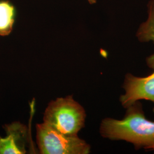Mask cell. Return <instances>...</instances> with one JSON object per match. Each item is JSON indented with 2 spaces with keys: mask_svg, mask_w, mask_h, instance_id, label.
<instances>
[{
  "mask_svg": "<svg viewBox=\"0 0 154 154\" xmlns=\"http://www.w3.org/2000/svg\"><path fill=\"white\" fill-rule=\"evenodd\" d=\"M147 63L153 69L147 77H137L127 74L123 88L125 93L121 97L122 105L127 108L139 100L146 99L154 102V54L149 57Z\"/></svg>",
  "mask_w": 154,
  "mask_h": 154,
  "instance_id": "obj_4",
  "label": "cell"
},
{
  "mask_svg": "<svg viewBox=\"0 0 154 154\" xmlns=\"http://www.w3.org/2000/svg\"><path fill=\"white\" fill-rule=\"evenodd\" d=\"M37 142L42 154H88L90 145L77 135L57 131L46 123L36 126Z\"/></svg>",
  "mask_w": 154,
  "mask_h": 154,
  "instance_id": "obj_3",
  "label": "cell"
},
{
  "mask_svg": "<svg viewBox=\"0 0 154 154\" xmlns=\"http://www.w3.org/2000/svg\"><path fill=\"white\" fill-rule=\"evenodd\" d=\"M100 132L104 138L132 143L136 149H149L154 146V122L146 118L137 102L127 107L126 116L121 120L103 119Z\"/></svg>",
  "mask_w": 154,
  "mask_h": 154,
  "instance_id": "obj_1",
  "label": "cell"
},
{
  "mask_svg": "<svg viewBox=\"0 0 154 154\" xmlns=\"http://www.w3.org/2000/svg\"><path fill=\"white\" fill-rule=\"evenodd\" d=\"M148 8V19L141 24L137 34L140 42H154V0L149 1Z\"/></svg>",
  "mask_w": 154,
  "mask_h": 154,
  "instance_id": "obj_7",
  "label": "cell"
},
{
  "mask_svg": "<svg viewBox=\"0 0 154 154\" xmlns=\"http://www.w3.org/2000/svg\"><path fill=\"white\" fill-rule=\"evenodd\" d=\"M88 1L90 4H94L97 2V0H88Z\"/></svg>",
  "mask_w": 154,
  "mask_h": 154,
  "instance_id": "obj_8",
  "label": "cell"
},
{
  "mask_svg": "<svg viewBox=\"0 0 154 154\" xmlns=\"http://www.w3.org/2000/svg\"><path fill=\"white\" fill-rule=\"evenodd\" d=\"M16 17V9L9 0H0V35L11 33Z\"/></svg>",
  "mask_w": 154,
  "mask_h": 154,
  "instance_id": "obj_6",
  "label": "cell"
},
{
  "mask_svg": "<svg viewBox=\"0 0 154 154\" xmlns=\"http://www.w3.org/2000/svg\"><path fill=\"white\" fill-rule=\"evenodd\" d=\"M149 149H151V150H154V146H151L150 148H149Z\"/></svg>",
  "mask_w": 154,
  "mask_h": 154,
  "instance_id": "obj_9",
  "label": "cell"
},
{
  "mask_svg": "<svg viewBox=\"0 0 154 154\" xmlns=\"http://www.w3.org/2000/svg\"><path fill=\"white\" fill-rule=\"evenodd\" d=\"M6 132L5 138L0 137V154H24L27 153L29 144L27 127L15 122L4 126Z\"/></svg>",
  "mask_w": 154,
  "mask_h": 154,
  "instance_id": "obj_5",
  "label": "cell"
},
{
  "mask_svg": "<svg viewBox=\"0 0 154 154\" xmlns=\"http://www.w3.org/2000/svg\"><path fill=\"white\" fill-rule=\"evenodd\" d=\"M85 118L82 106L68 96L50 102L45 111L44 123L62 134L77 135L85 126Z\"/></svg>",
  "mask_w": 154,
  "mask_h": 154,
  "instance_id": "obj_2",
  "label": "cell"
}]
</instances>
